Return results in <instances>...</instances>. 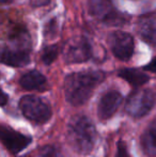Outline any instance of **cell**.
Segmentation results:
<instances>
[{
	"label": "cell",
	"instance_id": "2",
	"mask_svg": "<svg viewBox=\"0 0 156 157\" xmlns=\"http://www.w3.org/2000/svg\"><path fill=\"white\" fill-rule=\"evenodd\" d=\"M96 136L95 126L85 116L74 117L67 125L69 142L78 153H90L95 145Z\"/></svg>",
	"mask_w": 156,
	"mask_h": 157
},
{
	"label": "cell",
	"instance_id": "12",
	"mask_svg": "<svg viewBox=\"0 0 156 157\" xmlns=\"http://www.w3.org/2000/svg\"><path fill=\"white\" fill-rule=\"evenodd\" d=\"M19 85L26 90H43L46 86V78L38 71H30L21 76Z\"/></svg>",
	"mask_w": 156,
	"mask_h": 157
},
{
	"label": "cell",
	"instance_id": "19",
	"mask_svg": "<svg viewBox=\"0 0 156 157\" xmlns=\"http://www.w3.org/2000/svg\"><path fill=\"white\" fill-rule=\"evenodd\" d=\"M144 70L146 71H149V72H153V73H156V58L153 59L149 64H146L144 66Z\"/></svg>",
	"mask_w": 156,
	"mask_h": 157
},
{
	"label": "cell",
	"instance_id": "5",
	"mask_svg": "<svg viewBox=\"0 0 156 157\" xmlns=\"http://www.w3.org/2000/svg\"><path fill=\"white\" fill-rule=\"evenodd\" d=\"M67 63H81L91 57V46L85 37H75L67 42L63 50Z\"/></svg>",
	"mask_w": 156,
	"mask_h": 157
},
{
	"label": "cell",
	"instance_id": "11",
	"mask_svg": "<svg viewBox=\"0 0 156 157\" xmlns=\"http://www.w3.org/2000/svg\"><path fill=\"white\" fill-rule=\"evenodd\" d=\"M1 61L3 64L10 66H25L29 63V54L28 50L16 49V48L4 47L1 52Z\"/></svg>",
	"mask_w": 156,
	"mask_h": 157
},
{
	"label": "cell",
	"instance_id": "20",
	"mask_svg": "<svg viewBox=\"0 0 156 157\" xmlns=\"http://www.w3.org/2000/svg\"><path fill=\"white\" fill-rule=\"evenodd\" d=\"M6 99H8V96H6V93H2V96H1V106L6 105Z\"/></svg>",
	"mask_w": 156,
	"mask_h": 157
},
{
	"label": "cell",
	"instance_id": "8",
	"mask_svg": "<svg viewBox=\"0 0 156 157\" xmlns=\"http://www.w3.org/2000/svg\"><path fill=\"white\" fill-rule=\"evenodd\" d=\"M1 141L6 149L11 152V153H18L21 150H24L30 142L31 139L30 137L25 136L21 132H18L16 130H13L11 128L1 127Z\"/></svg>",
	"mask_w": 156,
	"mask_h": 157
},
{
	"label": "cell",
	"instance_id": "17",
	"mask_svg": "<svg viewBox=\"0 0 156 157\" xmlns=\"http://www.w3.org/2000/svg\"><path fill=\"white\" fill-rule=\"evenodd\" d=\"M117 157H129V154L126 151V147H125L124 142L120 141L118 143V154Z\"/></svg>",
	"mask_w": 156,
	"mask_h": 157
},
{
	"label": "cell",
	"instance_id": "15",
	"mask_svg": "<svg viewBox=\"0 0 156 157\" xmlns=\"http://www.w3.org/2000/svg\"><path fill=\"white\" fill-rule=\"evenodd\" d=\"M58 52L59 50L56 45L46 46L43 49V52H42V61L45 64H47V65L51 64L58 57Z\"/></svg>",
	"mask_w": 156,
	"mask_h": 157
},
{
	"label": "cell",
	"instance_id": "21",
	"mask_svg": "<svg viewBox=\"0 0 156 157\" xmlns=\"http://www.w3.org/2000/svg\"><path fill=\"white\" fill-rule=\"evenodd\" d=\"M150 128H151V129H153L156 132V121H154V122H153L152 124H151Z\"/></svg>",
	"mask_w": 156,
	"mask_h": 157
},
{
	"label": "cell",
	"instance_id": "7",
	"mask_svg": "<svg viewBox=\"0 0 156 157\" xmlns=\"http://www.w3.org/2000/svg\"><path fill=\"white\" fill-rule=\"evenodd\" d=\"M109 45L113 55L122 61L131 59L134 52V40L131 34L116 31L109 36Z\"/></svg>",
	"mask_w": 156,
	"mask_h": 157
},
{
	"label": "cell",
	"instance_id": "3",
	"mask_svg": "<svg viewBox=\"0 0 156 157\" xmlns=\"http://www.w3.org/2000/svg\"><path fill=\"white\" fill-rule=\"evenodd\" d=\"M19 108L23 114L36 123H45L51 117V110L47 103L34 95H26L19 101Z\"/></svg>",
	"mask_w": 156,
	"mask_h": 157
},
{
	"label": "cell",
	"instance_id": "6",
	"mask_svg": "<svg viewBox=\"0 0 156 157\" xmlns=\"http://www.w3.org/2000/svg\"><path fill=\"white\" fill-rule=\"evenodd\" d=\"M92 15L109 25H122L123 16L113 9L108 0H89Z\"/></svg>",
	"mask_w": 156,
	"mask_h": 157
},
{
	"label": "cell",
	"instance_id": "10",
	"mask_svg": "<svg viewBox=\"0 0 156 157\" xmlns=\"http://www.w3.org/2000/svg\"><path fill=\"white\" fill-rule=\"evenodd\" d=\"M137 30L144 42L156 45V13L146 14L140 17Z\"/></svg>",
	"mask_w": 156,
	"mask_h": 157
},
{
	"label": "cell",
	"instance_id": "13",
	"mask_svg": "<svg viewBox=\"0 0 156 157\" xmlns=\"http://www.w3.org/2000/svg\"><path fill=\"white\" fill-rule=\"evenodd\" d=\"M119 76L134 87H140L149 81V76L136 68H123L119 72Z\"/></svg>",
	"mask_w": 156,
	"mask_h": 157
},
{
	"label": "cell",
	"instance_id": "4",
	"mask_svg": "<svg viewBox=\"0 0 156 157\" xmlns=\"http://www.w3.org/2000/svg\"><path fill=\"white\" fill-rule=\"evenodd\" d=\"M154 103V94L151 90H137L129 95L125 110L133 118H142L151 111Z\"/></svg>",
	"mask_w": 156,
	"mask_h": 157
},
{
	"label": "cell",
	"instance_id": "22",
	"mask_svg": "<svg viewBox=\"0 0 156 157\" xmlns=\"http://www.w3.org/2000/svg\"><path fill=\"white\" fill-rule=\"evenodd\" d=\"M12 0H1V3L2 4H6V3H9V2H11Z\"/></svg>",
	"mask_w": 156,
	"mask_h": 157
},
{
	"label": "cell",
	"instance_id": "16",
	"mask_svg": "<svg viewBox=\"0 0 156 157\" xmlns=\"http://www.w3.org/2000/svg\"><path fill=\"white\" fill-rule=\"evenodd\" d=\"M41 156L42 157H63L59 150H57L55 147H44L41 150Z\"/></svg>",
	"mask_w": 156,
	"mask_h": 157
},
{
	"label": "cell",
	"instance_id": "14",
	"mask_svg": "<svg viewBox=\"0 0 156 157\" xmlns=\"http://www.w3.org/2000/svg\"><path fill=\"white\" fill-rule=\"evenodd\" d=\"M141 147L146 155L156 157V132L149 128L141 136Z\"/></svg>",
	"mask_w": 156,
	"mask_h": 157
},
{
	"label": "cell",
	"instance_id": "1",
	"mask_svg": "<svg viewBox=\"0 0 156 157\" xmlns=\"http://www.w3.org/2000/svg\"><path fill=\"white\" fill-rule=\"evenodd\" d=\"M104 80V74L97 71L79 72L65 78L64 93L67 101L74 106L82 105L89 99L92 92Z\"/></svg>",
	"mask_w": 156,
	"mask_h": 157
},
{
	"label": "cell",
	"instance_id": "9",
	"mask_svg": "<svg viewBox=\"0 0 156 157\" xmlns=\"http://www.w3.org/2000/svg\"><path fill=\"white\" fill-rule=\"evenodd\" d=\"M122 103V95L118 91H109L103 95L98 103L97 113L101 120H108L115 114Z\"/></svg>",
	"mask_w": 156,
	"mask_h": 157
},
{
	"label": "cell",
	"instance_id": "18",
	"mask_svg": "<svg viewBox=\"0 0 156 157\" xmlns=\"http://www.w3.org/2000/svg\"><path fill=\"white\" fill-rule=\"evenodd\" d=\"M50 2V0H30V3L34 8H39V6H47Z\"/></svg>",
	"mask_w": 156,
	"mask_h": 157
}]
</instances>
